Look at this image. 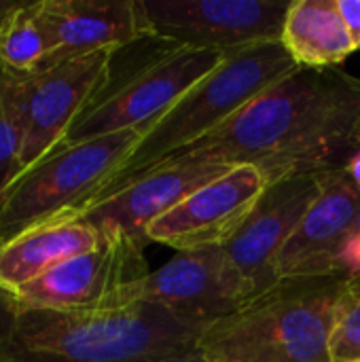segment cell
Returning a JSON list of instances; mask_svg holds the SVG:
<instances>
[{
	"label": "cell",
	"mask_w": 360,
	"mask_h": 362,
	"mask_svg": "<svg viewBox=\"0 0 360 362\" xmlns=\"http://www.w3.org/2000/svg\"><path fill=\"white\" fill-rule=\"evenodd\" d=\"M359 140V76L339 66L295 68L225 125L174 157L231 168L255 165L272 185L342 163Z\"/></svg>",
	"instance_id": "obj_1"
},
{
	"label": "cell",
	"mask_w": 360,
	"mask_h": 362,
	"mask_svg": "<svg viewBox=\"0 0 360 362\" xmlns=\"http://www.w3.org/2000/svg\"><path fill=\"white\" fill-rule=\"evenodd\" d=\"M208 325L157 305L13 310L0 295L4 362H153L197 352Z\"/></svg>",
	"instance_id": "obj_2"
},
{
	"label": "cell",
	"mask_w": 360,
	"mask_h": 362,
	"mask_svg": "<svg viewBox=\"0 0 360 362\" xmlns=\"http://www.w3.org/2000/svg\"><path fill=\"white\" fill-rule=\"evenodd\" d=\"M346 280L282 278L210 322L197 352L214 362H331V333Z\"/></svg>",
	"instance_id": "obj_3"
},
{
	"label": "cell",
	"mask_w": 360,
	"mask_h": 362,
	"mask_svg": "<svg viewBox=\"0 0 360 362\" xmlns=\"http://www.w3.org/2000/svg\"><path fill=\"white\" fill-rule=\"evenodd\" d=\"M295 68L280 40L227 53L210 74L193 85L142 136L132 157L93 202L127 187L176 153L199 142Z\"/></svg>",
	"instance_id": "obj_4"
},
{
	"label": "cell",
	"mask_w": 360,
	"mask_h": 362,
	"mask_svg": "<svg viewBox=\"0 0 360 362\" xmlns=\"http://www.w3.org/2000/svg\"><path fill=\"white\" fill-rule=\"evenodd\" d=\"M146 129L59 144L0 193V248L53 218H76L117 176Z\"/></svg>",
	"instance_id": "obj_5"
},
{
	"label": "cell",
	"mask_w": 360,
	"mask_h": 362,
	"mask_svg": "<svg viewBox=\"0 0 360 362\" xmlns=\"http://www.w3.org/2000/svg\"><path fill=\"white\" fill-rule=\"evenodd\" d=\"M223 57L212 51L168 47L123 76L110 72L104 89L81 112L62 144L136 127L149 132Z\"/></svg>",
	"instance_id": "obj_6"
},
{
	"label": "cell",
	"mask_w": 360,
	"mask_h": 362,
	"mask_svg": "<svg viewBox=\"0 0 360 362\" xmlns=\"http://www.w3.org/2000/svg\"><path fill=\"white\" fill-rule=\"evenodd\" d=\"M149 38L178 49L236 53L280 40L291 2L140 0Z\"/></svg>",
	"instance_id": "obj_7"
},
{
	"label": "cell",
	"mask_w": 360,
	"mask_h": 362,
	"mask_svg": "<svg viewBox=\"0 0 360 362\" xmlns=\"http://www.w3.org/2000/svg\"><path fill=\"white\" fill-rule=\"evenodd\" d=\"M320 193V172L272 182L238 233L221 248L231 286L242 305L278 280L280 255Z\"/></svg>",
	"instance_id": "obj_8"
},
{
	"label": "cell",
	"mask_w": 360,
	"mask_h": 362,
	"mask_svg": "<svg viewBox=\"0 0 360 362\" xmlns=\"http://www.w3.org/2000/svg\"><path fill=\"white\" fill-rule=\"evenodd\" d=\"M144 248L121 231H102L95 248L64 261L11 295H0L13 310H98L119 288L151 272Z\"/></svg>",
	"instance_id": "obj_9"
},
{
	"label": "cell",
	"mask_w": 360,
	"mask_h": 362,
	"mask_svg": "<svg viewBox=\"0 0 360 362\" xmlns=\"http://www.w3.org/2000/svg\"><path fill=\"white\" fill-rule=\"evenodd\" d=\"M360 235V185L344 163L320 170V193L291 240L278 276H352L348 255Z\"/></svg>",
	"instance_id": "obj_10"
},
{
	"label": "cell",
	"mask_w": 360,
	"mask_h": 362,
	"mask_svg": "<svg viewBox=\"0 0 360 362\" xmlns=\"http://www.w3.org/2000/svg\"><path fill=\"white\" fill-rule=\"evenodd\" d=\"M269 180L255 165H236L193 191L146 227L149 244L176 252L223 248L263 197Z\"/></svg>",
	"instance_id": "obj_11"
},
{
	"label": "cell",
	"mask_w": 360,
	"mask_h": 362,
	"mask_svg": "<svg viewBox=\"0 0 360 362\" xmlns=\"http://www.w3.org/2000/svg\"><path fill=\"white\" fill-rule=\"evenodd\" d=\"M117 51L66 59L25 76V138L21 172L57 148L81 112L104 89Z\"/></svg>",
	"instance_id": "obj_12"
},
{
	"label": "cell",
	"mask_w": 360,
	"mask_h": 362,
	"mask_svg": "<svg viewBox=\"0 0 360 362\" xmlns=\"http://www.w3.org/2000/svg\"><path fill=\"white\" fill-rule=\"evenodd\" d=\"M144 303L197 325H210L242 305L221 248L176 252L159 269L119 288L102 308L117 310Z\"/></svg>",
	"instance_id": "obj_13"
},
{
	"label": "cell",
	"mask_w": 360,
	"mask_h": 362,
	"mask_svg": "<svg viewBox=\"0 0 360 362\" xmlns=\"http://www.w3.org/2000/svg\"><path fill=\"white\" fill-rule=\"evenodd\" d=\"M229 170L231 165L223 163L174 157L127 187L93 202L76 218L89 223L98 231H121L149 246L144 233L155 218Z\"/></svg>",
	"instance_id": "obj_14"
},
{
	"label": "cell",
	"mask_w": 360,
	"mask_h": 362,
	"mask_svg": "<svg viewBox=\"0 0 360 362\" xmlns=\"http://www.w3.org/2000/svg\"><path fill=\"white\" fill-rule=\"evenodd\" d=\"M40 15L49 55L38 70L149 38L140 0H40Z\"/></svg>",
	"instance_id": "obj_15"
},
{
	"label": "cell",
	"mask_w": 360,
	"mask_h": 362,
	"mask_svg": "<svg viewBox=\"0 0 360 362\" xmlns=\"http://www.w3.org/2000/svg\"><path fill=\"white\" fill-rule=\"evenodd\" d=\"M102 231L81 218H53L0 248V293L11 295L42 274L95 248Z\"/></svg>",
	"instance_id": "obj_16"
},
{
	"label": "cell",
	"mask_w": 360,
	"mask_h": 362,
	"mask_svg": "<svg viewBox=\"0 0 360 362\" xmlns=\"http://www.w3.org/2000/svg\"><path fill=\"white\" fill-rule=\"evenodd\" d=\"M280 42L297 68L312 70L337 68L356 51L337 0L291 2Z\"/></svg>",
	"instance_id": "obj_17"
},
{
	"label": "cell",
	"mask_w": 360,
	"mask_h": 362,
	"mask_svg": "<svg viewBox=\"0 0 360 362\" xmlns=\"http://www.w3.org/2000/svg\"><path fill=\"white\" fill-rule=\"evenodd\" d=\"M49 55V36L40 15V0L17 2L0 28V64L6 70L36 72Z\"/></svg>",
	"instance_id": "obj_18"
},
{
	"label": "cell",
	"mask_w": 360,
	"mask_h": 362,
	"mask_svg": "<svg viewBox=\"0 0 360 362\" xmlns=\"http://www.w3.org/2000/svg\"><path fill=\"white\" fill-rule=\"evenodd\" d=\"M25 138V76L0 64V193L21 174Z\"/></svg>",
	"instance_id": "obj_19"
},
{
	"label": "cell",
	"mask_w": 360,
	"mask_h": 362,
	"mask_svg": "<svg viewBox=\"0 0 360 362\" xmlns=\"http://www.w3.org/2000/svg\"><path fill=\"white\" fill-rule=\"evenodd\" d=\"M356 361H360V269L346 280L331 333V362Z\"/></svg>",
	"instance_id": "obj_20"
},
{
	"label": "cell",
	"mask_w": 360,
	"mask_h": 362,
	"mask_svg": "<svg viewBox=\"0 0 360 362\" xmlns=\"http://www.w3.org/2000/svg\"><path fill=\"white\" fill-rule=\"evenodd\" d=\"M337 4L346 21V28L352 36L354 49L360 51V0H337Z\"/></svg>",
	"instance_id": "obj_21"
},
{
	"label": "cell",
	"mask_w": 360,
	"mask_h": 362,
	"mask_svg": "<svg viewBox=\"0 0 360 362\" xmlns=\"http://www.w3.org/2000/svg\"><path fill=\"white\" fill-rule=\"evenodd\" d=\"M342 163L348 168V172L356 178V182L360 185V140H359V144L350 151V155H348Z\"/></svg>",
	"instance_id": "obj_22"
},
{
	"label": "cell",
	"mask_w": 360,
	"mask_h": 362,
	"mask_svg": "<svg viewBox=\"0 0 360 362\" xmlns=\"http://www.w3.org/2000/svg\"><path fill=\"white\" fill-rule=\"evenodd\" d=\"M153 362H214L206 356H202L199 352H193V354H187V356H178V358H163V361H153Z\"/></svg>",
	"instance_id": "obj_23"
},
{
	"label": "cell",
	"mask_w": 360,
	"mask_h": 362,
	"mask_svg": "<svg viewBox=\"0 0 360 362\" xmlns=\"http://www.w3.org/2000/svg\"><path fill=\"white\" fill-rule=\"evenodd\" d=\"M17 6V2H4V0H0V28L4 25V21H6V17L11 15V11Z\"/></svg>",
	"instance_id": "obj_24"
},
{
	"label": "cell",
	"mask_w": 360,
	"mask_h": 362,
	"mask_svg": "<svg viewBox=\"0 0 360 362\" xmlns=\"http://www.w3.org/2000/svg\"><path fill=\"white\" fill-rule=\"evenodd\" d=\"M0 362H4V356H2V352H0Z\"/></svg>",
	"instance_id": "obj_25"
},
{
	"label": "cell",
	"mask_w": 360,
	"mask_h": 362,
	"mask_svg": "<svg viewBox=\"0 0 360 362\" xmlns=\"http://www.w3.org/2000/svg\"><path fill=\"white\" fill-rule=\"evenodd\" d=\"M356 362H360V361H356Z\"/></svg>",
	"instance_id": "obj_26"
}]
</instances>
